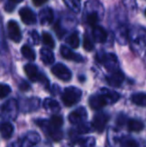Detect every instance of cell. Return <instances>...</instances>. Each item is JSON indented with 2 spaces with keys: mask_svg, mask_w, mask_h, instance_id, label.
I'll return each instance as SVG.
<instances>
[{
  "mask_svg": "<svg viewBox=\"0 0 146 147\" xmlns=\"http://www.w3.org/2000/svg\"><path fill=\"white\" fill-rule=\"evenodd\" d=\"M82 91L77 87H67L65 88L64 92L62 94V101L65 106H73L76 103H78L81 99Z\"/></svg>",
  "mask_w": 146,
  "mask_h": 147,
  "instance_id": "1",
  "label": "cell"
},
{
  "mask_svg": "<svg viewBox=\"0 0 146 147\" xmlns=\"http://www.w3.org/2000/svg\"><path fill=\"white\" fill-rule=\"evenodd\" d=\"M128 39L133 47L141 48L146 45V31L142 28H133L128 32Z\"/></svg>",
  "mask_w": 146,
  "mask_h": 147,
  "instance_id": "2",
  "label": "cell"
},
{
  "mask_svg": "<svg viewBox=\"0 0 146 147\" xmlns=\"http://www.w3.org/2000/svg\"><path fill=\"white\" fill-rule=\"evenodd\" d=\"M39 141H40L39 134L37 132L30 131L26 133V135L20 140H17V141L9 144V147H32L36 145Z\"/></svg>",
  "mask_w": 146,
  "mask_h": 147,
  "instance_id": "3",
  "label": "cell"
},
{
  "mask_svg": "<svg viewBox=\"0 0 146 147\" xmlns=\"http://www.w3.org/2000/svg\"><path fill=\"white\" fill-rule=\"evenodd\" d=\"M36 123L38 124V125L44 130L45 133L48 136H50L54 141H59V140H61V138H62V136H63L61 128L55 127V126H53L52 124L49 121H47V120H37Z\"/></svg>",
  "mask_w": 146,
  "mask_h": 147,
  "instance_id": "4",
  "label": "cell"
},
{
  "mask_svg": "<svg viewBox=\"0 0 146 147\" xmlns=\"http://www.w3.org/2000/svg\"><path fill=\"white\" fill-rule=\"evenodd\" d=\"M18 112V104L15 99H10L6 101L1 108L2 116L7 119H15Z\"/></svg>",
  "mask_w": 146,
  "mask_h": 147,
  "instance_id": "5",
  "label": "cell"
},
{
  "mask_svg": "<svg viewBox=\"0 0 146 147\" xmlns=\"http://www.w3.org/2000/svg\"><path fill=\"white\" fill-rule=\"evenodd\" d=\"M98 60L110 72L118 70V59H117L116 55L113 53H104V54L98 56Z\"/></svg>",
  "mask_w": 146,
  "mask_h": 147,
  "instance_id": "6",
  "label": "cell"
},
{
  "mask_svg": "<svg viewBox=\"0 0 146 147\" xmlns=\"http://www.w3.org/2000/svg\"><path fill=\"white\" fill-rule=\"evenodd\" d=\"M86 118H87V111L84 107H79L73 110L72 112L69 114L68 119L70 123L74 124V125H82L85 122Z\"/></svg>",
  "mask_w": 146,
  "mask_h": 147,
  "instance_id": "7",
  "label": "cell"
},
{
  "mask_svg": "<svg viewBox=\"0 0 146 147\" xmlns=\"http://www.w3.org/2000/svg\"><path fill=\"white\" fill-rule=\"evenodd\" d=\"M52 73L56 76L57 78H59L60 80L63 81H69L72 77V73L71 71L62 63H57L51 69Z\"/></svg>",
  "mask_w": 146,
  "mask_h": 147,
  "instance_id": "8",
  "label": "cell"
},
{
  "mask_svg": "<svg viewBox=\"0 0 146 147\" xmlns=\"http://www.w3.org/2000/svg\"><path fill=\"white\" fill-rule=\"evenodd\" d=\"M108 120H109V117H108L107 114L103 112H99L94 115L93 120H92V126L96 131L102 132L105 129Z\"/></svg>",
  "mask_w": 146,
  "mask_h": 147,
  "instance_id": "9",
  "label": "cell"
},
{
  "mask_svg": "<svg viewBox=\"0 0 146 147\" xmlns=\"http://www.w3.org/2000/svg\"><path fill=\"white\" fill-rule=\"evenodd\" d=\"M8 35H9V38L12 41L18 43L21 41L22 35H21V31H20V27L17 24V22H15L14 20H10L8 22Z\"/></svg>",
  "mask_w": 146,
  "mask_h": 147,
  "instance_id": "10",
  "label": "cell"
},
{
  "mask_svg": "<svg viewBox=\"0 0 146 147\" xmlns=\"http://www.w3.org/2000/svg\"><path fill=\"white\" fill-rule=\"evenodd\" d=\"M24 70H25V73L27 74L28 78H29L30 80H32V81H41L42 82V80H44L45 82H48L47 79L42 75V74L39 73L38 68H37L34 64H27V65H25Z\"/></svg>",
  "mask_w": 146,
  "mask_h": 147,
  "instance_id": "11",
  "label": "cell"
},
{
  "mask_svg": "<svg viewBox=\"0 0 146 147\" xmlns=\"http://www.w3.org/2000/svg\"><path fill=\"white\" fill-rule=\"evenodd\" d=\"M19 15L21 20L23 21V23L27 24V25H32V24H34L36 22L35 13L28 7L21 8L19 11Z\"/></svg>",
  "mask_w": 146,
  "mask_h": 147,
  "instance_id": "12",
  "label": "cell"
},
{
  "mask_svg": "<svg viewBox=\"0 0 146 147\" xmlns=\"http://www.w3.org/2000/svg\"><path fill=\"white\" fill-rule=\"evenodd\" d=\"M108 84L113 87H119L122 84L123 80H124V74L123 72H121L120 70H116V71L111 72L109 75L106 77Z\"/></svg>",
  "mask_w": 146,
  "mask_h": 147,
  "instance_id": "13",
  "label": "cell"
},
{
  "mask_svg": "<svg viewBox=\"0 0 146 147\" xmlns=\"http://www.w3.org/2000/svg\"><path fill=\"white\" fill-rule=\"evenodd\" d=\"M54 19V13L53 10L49 7L43 8L40 12H39V20L42 25H48Z\"/></svg>",
  "mask_w": 146,
  "mask_h": 147,
  "instance_id": "14",
  "label": "cell"
},
{
  "mask_svg": "<svg viewBox=\"0 0 146 147\" xmlns=\"http://www.w3.org/2000/svg\"><path fill=\"white\" fill-rule=\"evenodd\" d=\"M60 53H61V55H62V57H64L65 59L73 60V61H75V62L83 61V57L80 56L77 53L73 52L70 48H68V47L65 46V45H62V46L60 47Z\"/></svg>",
  "mask_w": 146,
  "mask_h": 147,
  "instance_id": "15",
  "label": "cell"
},
{
  "mask_svg": "<svg viewBox=\"0 0 146 147\" xmlns=\"http://www.w3.org/2000/svg\"><path fill=\"white\" fill-rule=\"evenodd\" d=\"M100 94L103 96V98L105 99L106 103L108 104H113V103L117 102L120 98V95L116 92V91L109 90L107 88H102L100 90Z\"/></svg>",
  "mask_w": 146,
  "mask_h": 147,
  "instance_id": "16",
  "label": "cell"
},
{
  "mask_svg": "<svg viewBox=\"0 0 146 147\" xmlns=\"http://www.w3.org/2000/svg\"><path fill=\"white\" fill-rule=\"evenodd\" d=\"M39 105H40V101L37 98H28L25 101H22L21 102V108L22 111H25V112H29V111H33L39 108Z\"/></svg>",
  "mask_w": 146,
  "mask_h": 147,
  "instance_id": "17",
  "label": "cell"
},
{
  "mask_svg": "<svg viewBox=\"0 0 146 147\" xmlns=\"http://www.w3.org/2000/svg\"><path fill=\"white\" fill-rule=\"evenodd\" d=\"M89 105L91 106L92 109H101L102 107L106 106L107 103H106L105 99L103 98L101 94H96L93 95L89 98Z\"/></svg>",
  "mask_w": 146,
  "mask_h": 147,
  "instance_id": "18",
  "label": "cell"
},
{
  "mask_svg": "<svg viewBox=\"0 0 146 147\" xmlns=\"http://www.w3.org/2000/svg\"><path fill=\"white\" fill-rule=\"evenodd\" d=\"M43 107L47 112L53 113V114L57 115V112L60 111V106H59L58 102L52 98H46L43 101Z\"/></svg>",
  "mask_w": 146,
  "mask_h": 147,
  "instance_id": "19",
  "label": "cell"
},
{
  "mask_svg": "<svg viewBox=\"0 0 146 147\" xmlns=\"http://www.w3.org/2000/svg\"><path fill=\"white\" fill-rule=\"evenodd\" d=\"M92 34H93L94 40L98 43L105 42V40L107 39V32L101 26H95V27H93Z\"/></svg>",
  "mask_w": 146,
  "mask_h": 147,
  "instance_id": "20",
  "label": "cell"
},
{
  "mask_svg": "<svg viewBox=\"0 0 146 147\" xmlns=\"http://www.w3.org/2000/svg\"><path fill=\"white\" fill-rule=\"evenodd\" d=\"M13 125L10 122H2L0 123V134L3 138H10L13 134Z\"/></svg>",
  "mask_w": 146,
  "mask_h": 147,
  "instance_id": "21",
  "label": "cell"
},
{
  "mask_svg": "<svg viewBox=\"0 0 146 147\" xmlns=\"http://www.w3.org/2000/svg\"><path fill=\"white\" fill-rule=\"evenodd\" d=\"M40 57L41 60L43 61V63L49 65V64H52L54 62V54L50 49L47 48H42L40 50Z\"/></svg>",
  "mask_w": 146,
  "mask_h": 147,
  "instance_id": "22",
  "label": "cell"
},
{
  "mask_svg": "<svg viewBox=\"0 0 146 147\" xmlns=\"http://www.w3.org/2000/svg\"><path fill=\"white\" fill-rule=\"evenodd\" d=\"M100 17H101V14L98 13V11H89V13L86 14V22L90 26L95 27Z\"/></svg>",
  "mask_w": 146,
  "mask_h": 147,
  "instance_id": "23",
  "label": "cell"
},
{
  "mask_svg": "<svg viewBox=\"0 0 146 147\" xmlns=\"http://www.w3.org/2000/svg\"><path fill=\"white\" fill-rule=\"evenodd\" d=\"M144 128V124L137 119H129L128 120V129L133 132H140Z\"/></svg>",
  "mask_w": 146,
  "mask_h": 147,
  "instance_id": "24",
  "label": "cell"
},
{
  "mask_svg": "<svg viewBox=\"0 0 146 147\" xmlns=\"http://www.w3.org/2000/svg\"><path fill=\"white\" fill-rule=\"evenodd\" d=\"M131 100L138 106L146 107V94L145 93H135L131 96Z\"/></svg>",
  "mask_w": 146,
  "mask_h": 147,
  "instance_id": "25",
  "label": "cell"
},
{
  "mask_svg": "<svg viewBox=\"0 0 146 147\" xmlns=\"http://www.w3.org/2000/svg\"><path fill=\"white\" fill-rule=\"evenodd\" d=\"M66 6L74 13H79L81 10V1L80 0H63Z\"/></svg>",
  "mask_w": 146,
  "mask_h": 147,
  "instance_id": "26",
  "label": "cell"
},
{
  "mask_svg": "<svg viewBox=\"0 0 146 147\" xmlns=\"http://www.w3.org/2000/svg\"><path fill=\"white\" fill-rule=\"evenodd\" d=\"M21 53L26 59L30 60V61H33V60L35 59V57H36L34 50L31 48V47L28 46V45H24V46H22Z\"/></svg>",
  "mask_w": 146,
  "mask_h": 147,
  "instance_id": "27",
  "label": "cell"
},
{
  "mask_svg": "<svg viewBox=\"0 0 146 147\" xmlns=\"http://www.w3.org/2000/svg\"><path fill=\"white\" fill-rule=\"evenodd\" d=\"M117 40L120 44H126L127 40H128V31L125 28L119 29L117 32Z\"/></svg>",
  "mask_w": 146,
  "mask_h": 147,
  "instance_id": "28",
  "label": "cell"
},
{
  "mask_svg": "<svg viewBox=\"0 0 146 147\" xmlns=\"http://www.w3.org/2000/svg\"><path fill=\"white\" fill-rule=\"evenodd\" d=\"M67 43L70 45L72 48H77L79 46V43H80V40H79V36H78L77 33H72L70 36L67 38Z\"/></svg>",
  "mask_w": 146,
  "mask_h": 147,
  "instance_id": "29",
  "label": "cell"
},
{
  "mask_svg": "<svg viewBox=\"0 0 146 147\" xmlns=\"http://www.w3.org/2000/svg\"><path fill=\"white\" fill-rule=\"evenodd\" d=\"M42 41H43V43H44V45L50 47V48H53V47L55 46L54 40H53L52 36H51L49 33H46V32L43 33L42 34Z\"/></svg>",
  "mask_w": 146,
  "mask_h": 147,
  "instance_id": "30",
  "label": "cell"
},
{
  "mask_svg": "<svg viewBox=\"0 0 146 147\" xmlns=\"http://www.w3.org/2000/svg\"><path fill=\"white\" fill-rule=\"evenodd\" d=\"M49 122H50L53 126H55V127L61 128L63 125V118L61 116H59V115H53V116L51 117V119L49 120Z\"/></svg>",
  "mask_w": 146,
  "mask_h": 147,
  "instance_id": "31",
  "label": "cell"
},
{
  "mask_svg": "<svg viewBox=\"0 0 146 147\" xmlns=\"http://www.w3.org/2000/svg\"><path fill=\"white\" fill-rule=\"evenodd\" d=\"M83 47L86 51H91L94 48L93 42L91 41V39L88 37V35H84L83 38Z\"/></svg>",
  "mask_w": 146,
  "mask_h": 147,
  "instance_id": "32",
  "label": "cell"
},
{
  "mask_svg": "<svg viewBox=\"0 0 146 147\" xmlns=\"http://www.w3.org/2000/svg\"><path fill=\"white\" fill-rule=\"evenodd\" d=\"M11 88L7 84H0V98H5L10 94Z\"/></svg>",
  "mask_w": 146,
  "mask_h": 147,
  "instance_id": "33",
  "label": "cell"
},
{
  "mask_svg": "<svg viewBox=\"0 0 146 147\" xmlns=\"http://www.w3.org/2000/svg\"><path fill=\"white\" fill-rule=\"evenodd\" d=\"M28 40H29V42L31 44L37 45L39 43V41H40V37H39L38 33L36 31H31L29 33V36H28Z\"/></svg>",
  "mask_w": 146,
  "mask_h": 147,
  "instance_id": "34",
  "label": "cell"
},
{
  "mask_svg": "<svg viewBox=\"0 0 146 147\" xmlns=\"http://www.w3.org/2000/svg\"><path fill=\"white\" fill-rule=\"evenodd\" d=\"M122 146L123 147H139L138 143H137L134 139H132V138H130V137H127L123 140Z\"/></svg>",
  "mask_w": 146,
  "mask_h": 147,
  "instance_id": "35",
  "label": "cell"
},
{
  "mask_svg": "<svg viewBox=\"0 0 146 147\" xmlns=\"http://www.w3.org/2000/svg\"><path fill=\"white\" fill-rule=\"evenodd\" d=\"M123 3L129 9H135L136 8V1L135 0H123Z\"/></svg>",
  "mask_w": 146,
  "mask_h": 147,
  "instance_id": "36",
  "label": "cell"
},
{
  "mask_svg": "<svg viewBox=\"0 0 146 147\" xmlns=\"http://www.w3.org/2000/svg\"><path fill=\"white\" fill-rule=\"evenodd\" d=\"M55 32H56V34L61 38L62 35H63V33H64V31H63V29H61L60 26H59V24H56V25H55Z\"/></svg>",
  "mask_w": 146,
  "mask_h": 147,
  "instance_id": "37",
  "label": "cell"
},
{
  "mask_svg": "<svg viewBox=\"0 0 146 147\" xmlns=\"http://www.w3.org/2000/svg\"><path fill=\"white\" fill-rule=\"evenodd\" d=\"M29 88H30V86H29V84H28L27 82H22L21 85H20V89H21L22 91H26V90H28Z\"/></svg>",
  "mask_w": 146,
  "mask_h": 147,
  "instance_id": "38",
  "label": "cell"
},
{
  "mask_svg": "<svg viewBox=\"0 0 146 147\" xmlns=\"http://www.w3.org/2000/svg\"><path fill=\"white\" fill-rule=\"evenodd\" d=\"M32 1H33V3L35 4L36 6H41L44 3H46L47 0H32Z\"/></svg>",
  "mask_w": 146,
  "mask_h": 147,
  "instance_id": "39",
  "label": "cell"
},
{
  "mask_svg": "<svg viewBox=\"0 0 146 147\" xmlns=\"http://www.w3.org/2000/svg\"><path fill=\"white\" fill-rule=\"evenodd\" d=\"M11 1L15 2V3H18V2H21V1H23V0H11Z\"/></svg>",
  "mask_w": 146,
  "mask_h": 147,
  "instance_id": "40",
  "label": "cell"
},
{
  "mask_svg": "<svg viewBox=\"0 0 146 147\" xmlns=\"http://www.w3.org/2000/svg\"><path fill=\"white\" fill-rule=\"evenodd\" d=\"M145 15H146V10H145Z\"/></svg>",
  "mask_w": 146,
  "mask_h": 147,
  "instance_id": "41",
  "label": "cell"
}]
</instances>
